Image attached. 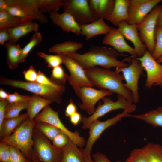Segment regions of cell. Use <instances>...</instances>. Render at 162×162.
I'll list each match as a JSON object with an SVG mask.
<instances>
[{"label": "cell", "instance_id": "obj_34", "mask_svg": "<svg viewBox=\"0 0 162 162\" xmlns=\"http://www.w3.org/2000/svg\"><path fill=\"white\" fill-rule=\"evenodd\" d=\"M28 102V100L21 102L8 103L6 107L5 118H15L19 116L22 110L26 109Z\"/></svg>", "mask_w": 162, "mask_h": 162}, {"label": "cell", "instance_id": "obj_6", "mask_svg": "<svg viewBox=\"0 0 162 162\" xmlns=\"http://www.w3.org/2000/svg\"><path fill=\"white\" fill-rule=\"evenodd\" d=\"M33 138L34 151L40 162H61L63 148L55 146L49 139L35 127Z\"/></svg>", "mask_w": 162, "mask_h": 162}, {"label": "cell", "instance_id": "obj_8", "mask_svg": "<svg viewBox=\"0 0 162 162\" xmlns=\"http://www.w3.org/2000/svg\"><path fill=\"white\" fill-rule=\"evenodd\" d=\"M34 119L37 122H46L56 127L78 146L82 148L86 144L84 138L80 135L79 132L77 131H71L68 129L61 121L58 111L53 110L49 105L46 106Z\"/></svg>", "mask_w": 162, "mask_h": 162}, {"label": "cell", "instance_id": "obj_4", "mask_svg": "<svg viewBox=\"0 0 162 162\" xmlns=\"http://www.w3.org/2000/svg\"><path fill=\"white\" fill-rule=\"evenodd\" d=\"M0 83L2 85L22 89L32 92L50 100L52 103H61L62 95L65 90V86L57 88L36 82H25L5 77L1 78Z\"/></svg>", "mask_w": 162, "mask_h": 162}, {"label": "cell", "instance_id": "obj_59", "mask_svg": "<svg viewBox=\"0 0 162 162\" xmlns=\"http://www.w3.org/2000/svg\"><path fill=\"white\" fill-rule=\"evenodd\" d=\"M29 162H31V160H29Z\"/></svg>", "mask_w": 162, "mask_h": 162}, {"label": "cell", "instance_id": "obj_27", "mask_svg": "<svg viewBox=\"0 0 162 162\" xmlns=\"http://www.w3.org/2000/svg\"><path fill=\"white\" fill-rule=\"evenodd\" d=\"M7 53V63L11 69L17 68L20 63V58L22 51L19 44L9 41L5 45Z\"/></svg>", "mask_w": 162, "mask_h": 162}, {"label": "cell", "instance_id": "obj_37", "mask_svg": "<svg viewBox=\"0 0 162 162\" xmlns=\"http://www.w3.org/2000/svg\"><path fill=\"white\" fill-rule=\"evenodd\" d=\"M154 38L155 41V47L152 54L156 60L162 56V28L156 26Z\"/></svg>", "mask_w": 162, "mask_h": 162}, {"label": "cell", "instance_id": "obj_19", "mask_svg": "<svg viewBox=\"0 0 162 162\" xmlns=\"http://www.w3.org/2000/svg\"><path fill=\"white\" fill-rule=\"evenodd\" d=\"M104 19L100 18L92 22L86 24H80L81 34L88 40L95 36L102 34H106L112 27L106 24Z\"/></svg>", "mask_w": 162, "mask_h": 162}, {"label": "cell", "instance_id": "obj_18", "mask_svg": "<svg viewBox=\"0 0 162 162\" xmlns=\"http://www.w3.org/2000/svg\"><path fill=\"white\" fill-rule=\"evenodd\" d=\"M49 14L53 23L60 27L64 31L71 32L77 35L81 34L80 24L70 13L64 12L59 14L58 11H51Z\"/></svg>", "mask_w": 162, "mask_h": 162}, {"label": "cell", "instance_id": "obj_53", "mask_svg": "<svg viewBox=\"0 0 162 162\" xmlns=\"http://www.w3.org/2000/svg\"><path fill=\"white\" fill-rule=\"evenodd\" d=\"M156 26L162 28V8L158 17Z\"/></svg>", "mask_w": 162, "mask_h": 162}, {"label": "cell", "instance_id": "obj_51", "mask_svg": "<svg viewBox=\"0 0 162 162\" xmlns=\"http://www.w3.org/2000/svg\"><path fill=\"white\" fill-rule=\"evenodd\" d=\"M93 158L95 162H112L103 153L97 152L93 155ZM116 162H122L121 161Z\"/></svg>", "mask_w": 162, "mask_h": 162}, {"label": "cell", "instance_id": "obj_31", "mask_svg": "<svg viewBox=\"0 0 162 162\" xmlns=\"http://www.w3.org/2000/svg\"><path fill=\"white\" fill-rule=\"evenodd\" d=\"M42 39V36L40 32H35L29 42L22 49L20 58V63L25 62L29 52L35 46L40 43Z\"/></svg>", "mask_w": 162, "mask_h": 162}, {"label": "cell", "instance_id": "obj_21", "mask_svg": "<svg viewBox=\"0 0 162 162\" xmlns=\"http://www.w3.org/2000/svg\"><path fill=\"white\" fill-rule=\"evenodd\" d=\"M6 2L8 7L16 4L22 6L41 24H44L48 22L47 17L40 10L38 0H6Z\"/></svg>", "mask_w": 162, "mask_h": 162}, {"label": "cell", "instance_id": "obj_24", "mask_svg": "<svg viewBox=\"0 0 162 162\" xmlns=\"http://www.w3.org/2000/svg\"><path fill=\"white\" fill-rule=\"evenodd\" d=\"M51 103L50 100L38 95L34 94L31 96L26 109L28 118L34 120L42 109Z\"/></svg>", "mask_w": 162, "mask_h": 162}, {"label": "cell", "instance_id": "obj_7", "mask_svg": "<svg viewBox=\"0 0 162 162\" xmlns=\"http://www.w3.org/2000/svg\"><path fill=\"white\" fill-rule=\"evenodd\" d=\"M162 8V5L158 4L142 22L136 24L139 36L151 54L155 46L154 32L157 18Z\"/></svg>", "mask_w": 162, "mask_h": 162}, {"label": "cell", "instance_id": "obj_48", "mask_svg": "<svg viewBox=\"0 0 162 162\" xmlns=\"http://www.w3.org/2000/svg\"><path fill=\"white\" fill-rule=\"evenodd\" d=\"M8 103L7 100L0 99V126L5 118L6 109Z\"/></svg>", "mask_w": 162, "mask_h": 162}, {"label": "cell", "instance_id": "obj_26", "mask_svg": "<svg viewBox=\"0 0 162 162\" xmlns=\"http://www.w3.org/2000/svg\"><path fill=\"white\" fill-rule=\"evenodd\" d=\"M38 25L32 21L29 23L8 28L10 36L9 41L16 43L20 38L32 32H37Z\"/></svg>", "mask_w": 162, "mask_h": 162}, {"label": "cell", "instance_id": "obj_20", "mask_svg": "<svg viewBox=\"0 0 162 162\" xmlns=\"http://www.w3.org/2000/svg\"><path fill=\"white\" fill-rule=\"evenodd\" d=\"M130 0H115L113 10L105 19L116 26L122 21L127 22Z\"/></svg>", "mask_w": 162, "mask_h": 162}, {"label": "cell", "instance_id": "obj_1", "mask_svg": "<svg viewBox=\"0 0 162 162\" xmlns=\"http://www.w3.org/2000/svg\"><path fill=\"white\" fill-rule=\"evenodd\" d=\"M63 55L74 59L85 70L97 66L110 69L112 68H123L128 66L124 61L118 60L117 57L119 54L111 47L94 46L83 54L74 52Z\"/></svg>", "mask_w": 162, "mask_h": 162}, {"label": "cell", "instance_id": "obj_41", "mask_svg": "<svg viewBox=\"0 0 162 162\" xmlns=\"http://www.w3.org/2000/svg\"><path fill=\"white\" fill-rule=\"evenodd\" d=\"M10 146V162H29L30 159L27 158L18 148Z\"/></svg>", "mask_w": 162, "mask_h": 162}, {"label": "cell", "instance_id": "obj_22", "mask_svg": "<svg viewBox=\"0 0 162 162\" xmlns=\"http://www.w3.org/2000/svg\"><path fill=\"white\" fill-rule=\"evenodd\" d=\"M70 140L68 144L62 149L61 162H86L82 149Z\"/></svg>", "mask_w": 162, "mask_h": 162}, {"label": "cell", "instance_id": "obj_36", "mask_svg": "<svg viewBox=\"0 0 162 162\" xmlns=\"http://www.w3.org/2000/svg\"><path fill=\"white\" fill-rule=\"evenodd\" d=\"M68 76L62 67L60 65L52 68L50 79L57 84L64 85Z\"/></svg>", "mask_w": 162, "mask_h": 162}, {"label": "cell", "instance_id": "obj_57", "mask_svg": "<svg viewBox=\"0 0 162 162\" xmlns=\"http://www.w3.org/2000/svg\"><path fill=\"white\" fill-rule=\"evenodd\" d=\"M85 155L86 162H95L94 160H92L91 154H85Z\"/></svg>", "mask_w": 162, "mask_h": 162}, {"label": "cell", "instance_id": "obj_30", "mask_svg": "<svg viewBox=\"0 0 162 162\" xmlns=\"http://www.w3.org/2000/svg\"><path fill=\"white\" fill-rule=\"evenodd\" d=\"M142 148L149 162H162V145L149 142Z\"/></svg>", "mask_w": 162, "mask_h": 162}, {"label": "cell", "instance_id": "obj_35", "mask_svg": "<svg viewBox=\"0 0 162 162\" xmlns=\"http://www.w3.org/2000/svg\"><path fill=\"white\" fill-rule=\"evenodd\" d=\"M6 10L12 15L20 18L32 20L36 19L35 17L31 13L19 4L10 6Z\"/></svg>", "mask_w": 162, "mask_h": 162}, {"label": "cell", "instance_id": "obj_54", "mask_svg": "<svg viewBox=\"0 0 162 162\" xmlns=\"http://www.w3.org/2000/svg\"><path fill=\"white\" fill-rule=\"evenodd\" d=\"M9 93H8L2 88L0 89V99L7 100Z\"/></svg>", "mask_w": 162, "mask_h": 162}, {"label": "cell", "instance_id": "obj_58", "mask_svg": "<svg viewBox=\"0 0 162 162\" xmlns=\"http://www.w3.org/2000/svg\"><path fill=\"white\" fill-rule=\"evenodd\" d=\"M156 60L159 63H162V56L157 59Z\"/></svg>", "mask_w": 162, "mask_h": 162}, {"label": "cell", "instance_id": "obj_13", "mask_svg": "<svg viewBox=\"0 0 162 162\" xmlns=\"http://www.w3.org/2000/svg\"><path fill=\"white\" fill-rule=\"evenodd\" d=\"M112 93L107 90L97 89L90 86H83L80 88L76 94L82 100V103L80 105V108L86 111L90 116L94 112L97 102Z\"/></svg>", "mask_w": 162, "mask_h": 162}, {"label": "cell", "instance_id": "obj_45", "mask_svg": "<svg viewBox=\"0 0 162 162\" xmlns=\"http://www.w3.org/2000/svg\"><path fill=\"white\" fill-rule=\"evenodd\" d=\"M31 96L22 95L17 92L9 93L7 100L8 103H12L26 101L29 100Z\"/></svg>", "mask_w": 162, "mask_h": 162}, {"label": "cell", "instance_id": "obj_12", "mask_svg": "<svg viewBox=\"0 0 162 162\" xmlns=\"http://www.w3.org/2000/svg\"><path fill=\"white\" fill-rule=\"evenodd\" d=\"M137 58L146 74L145 86L148 88L156 86L162 88V65L153 57L147 49L142 57Z\"/></svg>", "mask_w": 162, "mask_h": 162}, {"label": "cell", "instance_id": "obj_39", "mask_svg": "<svg viewBox=\"0 0 162 162\" xmlns=\"http://www.w3.org/2000/svg\"><path fill=\"white\" fill-rule=\"evenodd\" d=\"M37 54L45 60L49 68H53L63 63L62 58L59 55H50L40 52H38Z\"/></svg>", "mask_w": 162, "mask_h": 162}, {"label": "cell", "instance_id": "obj_29", "mask_svg": "<svg viewBox=\"0 0 162 162\" xmlns=\"http://www.w3.org/2000/svg\"><path fill=\"white\" fill-rule=\"evenodd\" d=\"M83 46L81 43L72 41H66L57 43L49 49L51 53L64 54L70 52H76Z\"/></svg>", "mask_w": 162, "mask_h": 162}, {"label": "cell", "instance_id": "obj_11", "mask_svg": "<svg viewBox=\"0 0 162 162\" xmlns=\"http://www.w3.org/2000/svg\"><path fill=\"white\" fill-rule=\"evenodd\" d=\"M131 114L124 110L114 117L104 121L96 120L89 125V137L86 142L85 147L82 149L85 154H91L92 146L103 132L108 128L113 126L120 121L122 118L129 117Z\"/></svg>", "mask_w": 162, "mask_h": 162}, {"label": "cell", "instance_id": "obj_50", "mask_svg": "<svg viewBox=\"0 0 162 162\" xmlns=\"http://www.w3.org/2000/svg\"><path fill=\"white\" fill-rule=\"evenodd\" d=\"M10 40V36L8 28H0V44L3 45L5 42Z\"/></svg>", "mask_w": 162, "mask_h": 162}, {"label": "cell", "instance_id": "obj_9", "mask_svg": "<svg viewBox=\"0 0 162 162\" xmlns=\"http://www.w3.org/2000/svg\"><path fill=\"white\" fill-rule=\"evenodd\" d=\"M130 62L128 66L116 68V70L122 75L125 81L124 86L131 92L133 103L136 104L140 100L138 82L144 69L137 57H132Z\"/></svg>", "mask_w": 162, "mask_h": 162}, {"label": "cell", "instance_id": "obj_10", "mask_svg": "<svg viewBox=\"0 0 162 162\" xmlns=\"http://www.w3.org/2000/svg\"><path fill=\"white\" fill-rule=\"evenodd\" d=\"M58 54L62 57L63 63L70 72L67 80L76 94L82 87L94 86L87 77L85 70L77 62L68 56L61 54Z\"/></svg>", "mask_w": 162, "mask_h": 162}, {"label": "cell", "instance_id": "obj_49", "mask_svg": "<svg viewBox=\"0 0 162 162\" xmlns=\"http://www.w3.org/2000/svg\"><path fill=\"white\" fill-rule=\"evenodd\" d=\"M76 110V105L73 100L70 99L65 110V115L67 117L70 118L71 115L77 111Z\"/></svg>", "mask_w": 162, "mask_h": 162}, {"label": "cell", "instance_id": "obj_40", "mask_svg": "<svg viewBox=\"0 0 162 162\" xmlns=\"http://www.w3.org/2000/svg\"><path fill=\"white\" fill-rule=\"evenodd\" d=\"M124 162H149L142 148H136L130 153L129 156Z\"/></svg>", "mask_w": 162, "mask_h": 162}, {"label": "cell", "instance_id": "obj_46", "mask_svg": "<svg viewBox=\"0 0 162 162\" xmlns=\"http://www.w3.org/2000/svg\"><path fill=\"white\" fill-rule=\"evenodd\" d=\"M25 79L28 82H36L38 76V72L34 67L31 65L27 70L23 72Z\"/></svg>", "mask_w": 162, "mask_h": 162}, {"label": "cell", "instance_id": "obj_5", "mask_svg": "<svg viewBox=\"0 0 162 162\" xmlns=\"http://www.w3.org/2000/svg\"><path fill=\"white\" fill-rule=\"evenodd\" d=\"M102 100L103 104L99 102L93 114L88 117L85 116H82L81 122L82 123V128L83 129L88 128L92 122L112 111L123 109L130 113L136 108L135 104L120 95H117V99L115 101L107 96L104 97Z\"/></svg>", "mask_w": 162, "mask_h": 162}, {"label": "cell", "instance_id": "obj_3", "mask_svg": "<svg viewBox=\"0 0 162 162\" xmlns=\"http://www.w3.org/2000/svg\"><path fill=\"white\" fill-rule=\"evenodd\" d=\"M36 123L29 118L24 121L8 137L1 142L19 148L28 159L31 160L34 151L33 132Z\"/></svg>", "mask_w": 162, "mask_h": 162}, {"label": "cell", "instance_id": "obj_16", "mask_svg": "<svg viewBox=\"0 0 162 162\" xmlns=\"http://www.w3.org/2000/svg\"><path fill=\"white\" fill-rule=\"evenodd\" d=\"M102 43L112 47L121 54L126 52L132 57H137L135 50L126 41L124 38L118 28L113 27L104 37Z\"/></svg>", "mask_w": 162, "mask_h": 162}, {"label": "cell", "instance_id": "obj_23", "mask_svg": "<svg viewBox=\"0 0 162 162\" xmlns=\"http://www.w3.org/2000/svg\"><path fill=\"white\" fill-rule=\"evenodd\" d=\"M28 118L26 112L13 118H5L0 126L1 139L10 135L25 120Z\"/></svg>", "mask_w": 162, "mask_h": 162}, {"label": "cell", "instance_id": "obj_25", "mask_svg": "<svg viewBox=\"0 0 162 162\" xmlns=\"http://www.w3.org/2000/svg\"><path fill=\"white\" fill-rule=\"evenodd\" d=\"M129 117L143 121L154 127L162 128V106L142 114H130Z\"/></svg>", "mask_w": 162, "mask_h": 162}, {"label": "cell", "instance_id": "obj_38", "mask_svg": "<svg viewBox=\"0 0 162 162\" xmlns=\"http://www.w3.org/2000/svg\"><path fill=\"white\" fill-rule=\"evenodd\" d=\"M115 0H100L99 8V18L103 19L110 14L113 9Z\"/></svg>", "mask_w": 162, "mask_h": 162}, {"label": "cell", "instance_id": "obj_15", "mask_svg": "<svg viewBox=\"0 0 162 162\" xmlns=\"http://www.w3.org/2000/svg\"><path fill=\"white\" fill-rule=\"evenodd\" d=\"M162 0H130L127 22L137 24L142 22Z\"/></svg>", "mask_w": 162, "mask_h": 162}, {"label": "cell", "instance_id": "obj_44", "mask_svg": "<svg viewBox=\"0 0 162 162\" xmlns=\"http://www.w3.org/2000/svg\"><path fill=\"white\" fill-rule=\"evenodd\" d=\"M10 150L9 145L0 142V160L1 162H10Z\"/></svg>", "mask_w": 162, "mask_h": 162}, {"label": "cell", "instance_id": "obj_52", "mask_svg": "<svg viewBox=\"0 0 162 162\" xmlns=\"http://www.w3.org/2000/svg\"><path fill=\"white\" fill-rule=\"evenodd\" d=\"M82 117L80 114L76 111L70 117V122L74 126H76L81 122Z\"/></svg>", "mask_w": 162, "mask_h": 162}, {"label": "cell", "instance_id": "obj_33", "mask_svg": "<svg viewBox=\"0 0 162 162\" xmlns=\"http://www.w3.org/2000/svg\"><path fill=\"white\" fill-rule=\"evenodd\" d=\"M38 2L40 10L42 13L50 11L58 12L64 5V0H38Z\"/></svg>", "mask_w": 162, "mask_h": 162}, {"label": "cell", "instance_id": "obj_17", "mask_svg": "<svg viewBox=\"0 0 162 162\" xmlns=\"http://www.w3.org/2000/svg\"><path fill=\"white\" fill-rule=\"evenodd\" d=\"M118 27L124 38L131 41L133 44L137 57H142L147 49L139 36L137 25L130 24L124 21L119 24Z\"/></svg>", "mask_w": 162, "mask_h": 162}, {"label": "cell", "instance_id": "obj_28", "mask_svg": "<svg viewBox=\"0 0 162 162\" xmlns=\"http://www.w3.org/2000/svg\"><path fill=\"white\" fill-rule=\"evenodd\" d=\"M32 21V20L22 19L12 15L6 10L0 11V28H9Z\"/></svg>", "mask_w": 162, "mask_h": 162}, {"label": "cell", "instance_id": "obj_43", "mask_svg": "<svg viewBox=\"0 0 162 162\" xmlns=\"http://www.w3.org/2000/svg\"><path fill=\"white\" fill-rule=\"evenodd\" d=\"M36 82L43 85L57 88H60L64 86V85L58 84L53 82L40 70L38 72V76Z\"/></svg>", "mask_w": 162, "mask_h": 162}, {"label": "cell", "instance_id": "obj_42", "mask_svg": "<svg viewBox=\"0 0 162 162\" xmlns=\"http://www.w3.org/2000/svg\"><path fill=\"white\" fill-rule=\"evenodd\" d=\"M70 139L65 134L62 132L58 133L52 140V144L56 147L63 148L69 143Z\"/></svg>", "mask_w": 162, "mask_h": 162}, {"label": "cell", "instance_id": "obj_55", "mask_svg": "<svg viewBox=\"0 0 162 162\" xmlns=\"http://www.w3.org/2000/svg\"><path fill=\"white\" fill-rule=\"evenodd\" d=\"M8 7L6 0H0V11L6 10Z\"/></svg>", "mask_w": 162, "mask_h": 162}, {"label": "cell", "instance_id": "obj_14", "mask_svg": "<svg viewBox=\"0 0 162 162\" xmlns=\"http://www.w3.org/2000/svg\"><path fill=\"white\" fill-rule=\"evenodd\" d=\"M64 12L70 14L80 24L90 23L96 20L87 0H64Z\"/></svg>", "mask_w": 162, "mask_h": 162}, {"label": "cell", "instance_id": "obj_2", "mask_svg": "<svg viewBox=\"0 0 162 162\" xmlns=\"http://www.w3.org/2000/svg\"><path fill=\"white\" fill-rule=\"evenodd\" d=\"M85 71L87 77L94 86L116 93L133 103L132 95L123 82L124 78L121 73L116 70L113 71L97 67Z\"/></svg>", "mask_w": 162, "mask_h": 162}, {"label": "cell", "instance_id": "obj_32", "mask_svg": "<svg viewBox=\"0 0 162 162\" xmlns=\"http://www.w3.org/2000/svg\"><path fill=\"white\" fill-rule=\"evenodd\" d=\"M35 127L51 141L61 132L55 126L43 122L36 121Z\"/></svg>", "mask_w": 162, "mask_h": 162}, {"label": "cell", "instance_id": "obj_56", "mask_svg": "<svg viewBox=\"0 0 162 162\" xmlns=\"http://www.w3.org/2000/svg\"><path fill=\"white\" fill-rule=\"evenodd\" d=\"M31 160L32 162H40L39 159L34 151H33Z\"/></svg>", "mask_w": 162, "mask_h": 162}, {"label": "cell", "instance_id": "obj_47", "mask_svg": "<svg viewBox=\"0 0 162 162\" xmlns=\"http://www.w3.org/2000/svg\"><path fill=\"white\" fill-rule=\"evenodd\" d=\"M100 0H88L90 10L96 20L99 18V8Z\"/></svg>", "mask_w": 162, "mask_h": 162}]
</instances>
